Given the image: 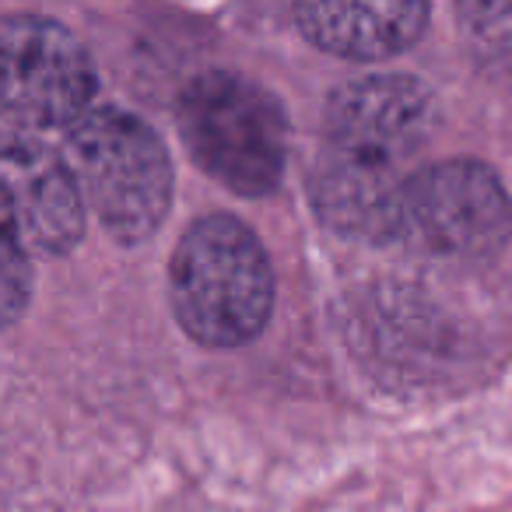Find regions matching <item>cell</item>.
I'll use <instances>...</instances> for the list:
<instances>
[{
	"label": "cell",
	"instance_id": "7",
	"mask_svg": "<svg viewBox=\"0 0 512 512\" xmlns=\"http://www.w3.org/2000/svg\"><path fill=\"white\" fill-rule=\"evenodd\" d=\"M0 235L29 256H64L85 235V200L64 155L25 130H0Z\"/></svg>",
	"mask_w": 512,
	"mask_h": 512
},
{
	"label": "cell",
	"instance_id": "1",
	"mask_svg": "<svg viewBox=\"0 0 512 512\" xmlns=\"http://www.w3.org/2000/svg\"><path fill=\"white\" fill-rule=\"evenodd\" d=\"M439 127V102L411 74H376L337 88L327 144L309 172V197L327 228L348 239L390 242L404 183Z\"/></svg>",
	"mask_w": 512,
	"mask_h": 512
},
{
	"label": "cell",
	"instance_id": "6",
	"mask_svg": "<svg viewBox=\"0 0 512 512\" xmlns=\"http://www.w3.org/2000/svg\"><path fill=\"white\" fill-rule=\"evenodd\" d=\"M95 88L92 57L67 25L0 15V120L11 130H67L92 109Z\"/></svg>",
	"mask_w": 512,
	"mask_h": 512
},
{
	"label": "cell",
	"instance_id": "4",
	"mask_svg": "<svg viewBox=\"0 0 512 512\" xmlns=\"http://www.w3.org/2000/svg\"><path fill=\"white\" fill-rule=\"evenodd\" d=\"M176 123L193 162L239 197H267L285 176V109L242 74H197L179 95Z\"/></svg>",
	"mask_w": 512,
	"mask_h": 512
},
{
	"label": "cell",
	"instance_id": "2",
	"mask_svg": "<svg viewBox=\"0 0 512 512\" xmlns=\"http://www.w3.org/2000/svg\"><path fill=\"white\" fill-rule=\"evenodd\" d=\"M179 327L204 348H239L267 327L274 267L264 242L232 214H207L179 239L169 264Z\"/></svg>",
	"mask_w": 512,
	"mask_h": 512
},
{
	"label": "cell",
	"instance_id": "3",
	"mask_svg": "<svg viewBox=\"0 0 512 512\" xmlns=\"http://www.w3.org/2000/svg\"><path fill=\"white\" fill-rule=\"evenodd\" d=\"M64 162L109 235L123 246L151 239L172 204V158L162 137L116 106L88 109L64 130Z\"/></svg>",
	"mask_w": 512,
	"mask_h": 512
},
{
	"label": "cell",
	"instance_id": "9",
	"mask_svg": "<svg viewBox=\"0 0 512 512\" xmlns=\"http://www.w3.org/2000/svg\"><path fill=\"white\" fill-rule=\"evenodd\" d=\"M456 18H460V29L477 60H484L495 71L512 74V4L467 0L456 8Z\"/></svg>",
	"mask_w": 512,
	"mask_h": 512
},
{
	"label": "cell",
	"instance_id": "5",
	"mask_svg": "<svg viewBox=\"0 0 512 512\" xmlns=\"http://www.w3.org/2000/svg\"><path fill=\"white\" fill-rule=\"evenodd\" d=\"M512 204L495 169L477 158L421 165L404 183L390 242L435 260H488L509 242Z\"/></svg>",
	"mask_w": 512,
	"mask_h": 512
},
{
	"label": "cell",
	"instance_id": "10",
	"mask_svg": "<svg viewBox=\"0 0 512 512\" xmlns=\"http://www.w3.org/2000/svg\"><path fill=\"white\" fill-rule=\"evenodd\" d=\"M32 299V256L0 235V327H11Z\"/></svg>",
	"mask_w": 512,
	"mask_h": 512
},
{
	"label": "cell",
	"instance_id": "8",
	"mask_svg": "<svg viewBox=\"0 0 512 512\" xmlns=\"http://www.w3.org/2000/svg\"><path fill=\"white\" fill-rule=\"evenodd\" d=\"M292 15L316 50L348 60H383L418 43L432 11L421 0H383V4L299 0Z\"/></svg>",
	"mask_w": 512,
	"mask_h": 512
}]
</instances>
